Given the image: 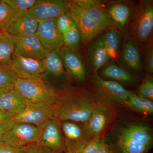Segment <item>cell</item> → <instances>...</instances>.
Here are the masks:
<instances>
[{
    "label": "cell",
    "instance_id": "40",
    "mask_svg": "<svg viewBox=\"0 0 153 153\" xmlns=\"http://www.w3.org/2000/svg\"><path fill=\"white\" fill-rule=\"evenodd\" d=\"M0 88V96L4 92L6 91L8 88Z\"/></svg>",
    "mask_w": 153,
    "mask_h": 153
},
{
    "label": "cell",
    "instance_id": "32",
    "mask_svg": "<svg viewBox=\"0 0 153 153\" xmlns=\"http://www.w3.org/2000/svg\"><path fill=\"white\" fill-rule=\"evenodd\" d=\"M139 96L149 100H153V79L152 77L148 76L140 86Z\"/></svg>",
    "mask_w": 153,
    "mask_h": 153
},
{
    "label": "cell",
    "instance_id": "29",
    "mask_svg": "<svg viewBox=\"0 0 153 153\" xmlns=\"http://www.w3.org/2000/svg\"><path fill=\"white\" fill-rule=\"evenodd\" d=\"M17 78L9 65L0 62V88L13 87Z\"/></svg>",
    "mask_w": 153,
    "mask_h": 153
},
{
    "label": "cell",
    "instance_id": "8",
    "mask_svg": "<svg viewBox=\"0 0 153 153\" xmlns=\"http://www.w3.org/2000/svg\"><path fill=\"white\" fill-rule=\"evenodd\" d=\"M38 20L36 34L43 47L48 52L59 51L63 47V37L57 29L56 18Z\"/></svg>",
    "mask_w": 153,
    "mask_h": 153
},
{
    "label": "cell",
    "instance_id": "21",
    "mask_svg": "<svg viewBox=\"0 0 153 153\" xmlns=\"http://www.w3.org/2000/svg\"><path fill=\"white\" fill-rule=\"evenodd\" d=\"M109 114L105 107L95 105L87 123V131L91 135L97 137L103 131L109 121Z\"/></svg>",
    "mask_w": 153,
    "mask_h": 153
},
{
    "label": "cell",
    "instance_id": "39",
    "mask_svg": "<svg viewBox=\"0 0 153 153\" xmlns=\"http://www.w3.org/2000/svg\"><path fill=\"white\" fill-rule=\"evenodd\" d=\"M5 131L0 129V141H2Z\"/></svg>",
    "mask_w": 153,
    "mask_h": 153
},
{
    "label": "cell",
    "instance_id": "31",
    "mask_svg": "<svg viewBox=\"0 0 153 153\" xmlns=\"http://www.w3.org/2000/svg\"><path fill=\"white\" fill-rule=\"evenodd\" d=\"M56 25L62 36L67 32L73 22L69 11L56 18Z\"/></svg>",
    "mask_w": 153,
    "mask_h": 153
},
{
    "label": "cell",
    "instance_id": "38",
    "mask_svg": "<svg viewBox=\"0 0 153 153\" xmlns=\"http://www.w3.org/2000/svg\"><path fill=\"white\" fill-rule=\"evenodd\" d=\"M97 153H113L110 148L105 143L102 141L101 145Z\"/></svg>",
    "mask_w": 153,
    "mask_h": 153
},
{
    "label": "cell",
    "instance_id": "36",
    "mask_svg": "<svg viewBox=\"0 0 153 153\" xmlns=\"http://www.w3.org/2000/svg\"><path fill=\"white\" fill-rule=\"evenodd\" d=\"M146 67L150 74L153 72V49L152 44H150L147 50L146 57Z\"/></svg>",
    "mask_w": 153,
    "mask_h": 153
},
{
    "label": "cell",
    "instance_id": "33",
    "mask_svg": "<svg viewBox=\"0 0 153 153\" xmlns=\"http://www.w3.org/2000/svg\"><path fill=\"white\" fill-rule=\"evenodd\" d=\"M12 8L17 10H28L36 3V0H2Z\"/></svg>",
    "mask_w": 153,
    "mask_h": 153
},
{
    "label": "cell",
    "instance_id": "37",
    "mask_svg": "<svg viewBox=\"0 0 153 153\" xmlns=\"http://www.w3.org/2000/svg\"><path fill=\"white\" fill-rule=\"evenodd\" d=\"M0 153H25L22 148L16 147L0 141Z\"/></svg>",
    "mask_w": 153,
    "mask_h": 153
},
{
    "label": "cell",
    "instance_id": "3",
    "mask_svg": "<svg viewBox=\"0 0 153 153\" xmlns=\"http://www.w3.org/2000/svg\"><path fill=\"white\" fill-rule=\"evenodd\" d=\"M94 104L86 93L67 92L58 94L53 108L54 117L60 122L87 124L94 109Z\"/></svg>",
    "mask_w": 153,
    "mask_h": 153
},
{
    "label": "cell",
    "instance_id": "12",
    "mask_svg": "<svg viewBox=\"0 0 153 153\" xmlns=\"http://www.w3.org/2000/svg\"><path fill=\"white\" fill-rule=\"evenodd\" d=\"M36 34L16 37L14 53L37 60H43L48 53Z\"/></svg>",
    "mask_w": 153,
    "mask_h": 153
},
{
    "label": "cell",
    "instance_id": "5",
    "mask_svg": "<svg viewBox=\"0 0 153 153\" xmlns=\"http://www.w3.org/2000/svg\"><path fill=\"white\" fill-rule=\"evenodd\" d=\"M129 29L130 39L136 44L147 41L153 29V1H143L135 8Z\"/></svg>",
    "mask_w": 153,
    "mask_h": 153
},
{
    "label": "cell",
    "instance_id": "26",
    "mask_svg": "<svg viewBox=\"0 0 153 153\" xmlns=\"http://www.w3.org/2000/svg\"><path fill=\"white\" fill-rule=\"evenodd\" d=\"M16 37L7 33L0 35V62L9 65L14 53Z\"/></svg>",
    "mask_w": 153,
    "mask_h": 153
},
{
    "label": "cell",
    "instance_id": "41",
    "mask_svg": "<svg viewBox=\"0 0 153 153\" xmlns=\"http://www.w3.org/2000/svg\"><path fill=\"white\" fill-rule=\"evenodd\" d=\"M66 153H74L73 152H71V151H68V152H66Z\"/></svg>",
    "mask_w": 153,
    "mask_h": 153
},
{
    "label": "cell",
    "instance_id": "42",
    "mask_svg": "<svg viewBox=\"0 0 153 153\" xmlns=\"http://www.w3.org/2000/svg\"><path fill=\"white\" fill-rule=\"evenodd\" d=\"M2 32H1V31H0V35H1L2 34Z\"/></svg>",
    "mask_w": 153,
    "mask_h": 153
},
{
    "label": "cell",
    "instance_id": "2",
    "mask_svg": "<svg viewBox=\"0 0 153 153\" xmlns=\"http://www.w3.org/2000/svg\"><path fill=\"white\" fill-rule=\"evenodd\" d=\"M113 138L117 153H147L153 145L152 129L143 123H130L119 127Z\"/></svg>",
    "mask_w": 153,
    "mask_h": 153
},
{
    "label": "cell",
    "instance_id": "17",
    "mask_svg": "<svg viewBox=\"0 0 153 153\" xmlns=\"http://www.w3.org/2000/svg\"><path fill=\"white\" fill-rule=\"evenodd\" d=\"M64 66L79 81H84L86 78L85 67L80 57L71 50L62 47L58 51Z\"/></svg>",
    "mask_w": 153,
    "mask_h": 153
},
{
    "label": "cell",
    "instance_id": "6",
    "mask_svg": "<svg viewBox=\"0 0 153 153\" xmlns=\"http://www.w3.org/2000/svg\"><path fill=\"white\" fill-rule=\"evenodd\" d=\"M40 129L34 125L15 122L5 132L2 141L16 147L22 148L27 145L38 143Z\"/></svg>",
    "mask_w": 153,
    "mask_h": 153
},
{
    "label": "cell",
    "instance_id": "13",
    "mask_svg": "<svg viewBox=\"0 0 153 153\" xmlns=\"http://www.w3.org/2000/svg\"><path fill=\"white\" fill-rule=\"evenodd\" d=\"M94 83L97 90L106 98L124 102L133 92L126 89L119 82L105 80L97 74H94Z\"/></svg>",
    "mask_w": 153,
    "mask_h": 153
},
{
    "label": "cell",
    "instance_id": "23",
    "mask_svg": "<svg viewBox=\"0 0 153 153\" xmlns=\"http://www.w3.org/2000/svg\"><path fill=\"white\" fill-rule=\"evenodd\" d=\"M28 10H17L0 1V31L7 33L10 26Z\"/></svg>",
    "mask_w": 153,
    "mask_h": 153
},
{
    "label": "cell",
    "instance_id": "22",
    "mask_svg": "<svg viewBox=\"0 0 153 153\" xmlns=\"http://www.w3.org/2000/svg\"><path fill=\"white\" fill-rule=\"evenodd\" d=\"M102 35V39L110 59L116 60L118 56L120 44V36L117 28L111 27Z\"/></svg>",
    "mask_w": 153,
    "mask_h": 153
},
{
    "label": "cell",
    "instance_id": "43",
    "mask_svg": "<svg viewBox=\"0 0 153 153\" xmlns=\"http://www.w3.org/2000/svg\"></svg>",
    "mask_w": 153,
    "mask_h": 153
},
{
    "label": "cell",
    "instance_id": "20",
    "mask_svg": "<svg viewBox=\"0 0 153 153\" xmlns=\"http://www.w3.org/2000/svg\"><path fill=\"white\" fill-rule=\"evenodd\" d=\"M121 58L124 65L128 69L134 72H139L141 67L140 52L137 44L131 39H128L125 43Z\"/></svg>",
    "mask_w": 153,
    "mask_h": 153
},
{
    "label": "cell",
    "instance_id": "16",
    "mask_svg": "<svg viewBox=\"0 0 153 153\" xmlns=\"http://www.w3.org/2000/svg\"><path fill=\"white\" fill-rule=\"evenodd\" d=\"M38 25V19L28 11L13 23L7 33L15 37L31 36L37 33Z\"/></svg>",
    "mask_w": 153,
    "mask_h": 153
},
{
    "label": "cell",
    "instance_id": "7",
    "mask_svg": "<svg viewBox=\"0 0 153 153\" xmlns=\"http://www.w3.org/2000/svg\"><path fill=\"white\" fill-rule=\"evenodd\" d=\"M9 66L18 78L43 79L45 72L42 60L24 57L13 53Z\"/></svg>",
    "mask_w": 153,
    "mask_h": 153
},
{
    "label": "cell",
    "instance_id": "15",
    "mask_svg": "<svg viewBox=\"0 0 153 153\" xmlns=\"http://www.w3.org/2000/svg\"><path fill=\"white\" fill-rule=\"evenodd\" d=\"M68 151H73L86 141V131L78 123L60 122Z\"/></svg>",
    "mask_w": 153,
    "mask_h": 153
},
{
    "label": "cell",
    "instance_id": "34",
    "mask_svg": "<svg viewBox=\"0 0 153 153\" xmlns=\"http://www.w3.org/2000/svg\"><path fill=\"white\" fill-rule=\"evenodd\" d=\"M15 123V116L0 109V129L6 131Z\"/></svg>",
    "mask_w": 153,
    "mask_h": 153
},
{
    "label": "cell",
    "instance_id": "10",
    "mask_svg": "<svg viewBox=\"0 0 153 153\" xmlns=\"http://www.w3.org/2000/svg\"><path fill=\"white\" fill-rule=\"evenodd\" d=\"M68 11L67 1L63 0H36L28 10L38 20L55 19Z\"/></svg>",
    "mask_w": 153,
    "mask_h": 153
},
{
    "label": "cell",
    "instance_id": "14",
    "mask_svg": "<svg viewBox=\"0 0 153 153\" xmlns=\"http://www.w3.org/2000/svg\"><path fill=\"white\" fill-rule=\"evenodd\" d=\"M87 53L88 60L95 74L110 60L103 42L102 34L96 37L88 44Z\"/></svg>",
    "mask_w": 153,
    "mask_h": 153
},
{
    "label": "cell",
    "instance_id": "11",
    "mask_svg": "<svg viewBox=\"0 0 153 153\" xmlns=\"http://www.w3.org/2000/svg\"><path fill=\"white\" fill-rule=\"evenodd\" d=\"M39 144L50 149H58L63 144V137L60 121L54 117L49 119L39 127Z\"/></svg>",
    "mask_w": 153,
    "mask_h": 153
},
{
    "label": "cell",
    "instance_id": "9",
    "mask_svg": "<svg viewBox=\"0 0 153 153\" xmlns=\"http://www.w3.org/2000/svg\"><path fill=\"white\" fill-rule=\"evenodd\" d=\"M54 117L52 107L26 102L24 109L15 116V122L25 123L39 127L46 121Z\"/></svg>",
    "mask_w": 153,
    "mask_h": 153
},
{
    "label": "cell",
    "instance_id": "35",
    "mask_svg": "<svg viewBox=\"0 0 153 153\" xmlns=\"http://www.w3.org/2000/svg\"><path fill=\"white\" fill-rule=\"evenodd\" d=\"M22 149L25 153H53L52 150L39 143L27 145Z\"/></svg>",
    "mask_w": 153,
    "mask_h": 153
},
{
    "label": "cell",
    "instance_id": "25",
    "mask_svg": "<svg viewBox=\"0 0 153 153\" xmlns=\"http://www.w3.org/2000/svg\"><path fill=\"white\" fill-rule=\"evenodd\" d=\"M42 61L45 72L48 74L59 77L64 73V65L58 51H52L48 52Z\"/></svg>",
    "mask_w": 153,
    "mask_h": 153
},
{
    "label": "cell",
    "instance_id": "18",
    "mask_svg": "<svg viewBox=\"0 0 153 153\" xmlns=\"http://www.w3.org/2000/svg\"><path fill=\"white\" fill-rule=\"evenodd\" d=\"M105 9L115 27L123 30L131 15V3L125 1L113 2Z\"/></svg>",
    "mask_w": 153,
    "mask_h": 153
},
{
    "label": "cell",
    "instance_id": "30",
    "mask_svg": "<svg viewBox=\"0 0 153 153\" xmlns=\"http://www.w3.org/2000/svg\"><path fill=\"white\" fill-rule=\"evenodd\" d=\"M102 141L99 139H94L85 142L75 150L71 151L74 153H97Z\"/></svg>",
    "mask_w": 153,
    "mask_h": 153
},
{
    "label": "cell",
    "instance_id": "1",
    "mask_svg": "<svg viewBox=\"0 0 153 153\" xmlns=\"http://www.w3.org/2000/svg\"><path fill=\"white\" fill-rule=\"evenodd\" d=\"M68 11L79 28L82 42L88 45L92 39L115 26L105 8L96 0L67 1Z\"/></svg>",
    "mask_w": 153,
    "mask_h": 153
},
{
    "label": "cell",
    "instance_id": "28",
    "mask_svg": "<svg viewBox=\"0 0 153 153\" xmlns=\"http://www.w3.org/2000/svg\"><path fill=\"white\" fill-rule=\"evenodd\" d=\"M124 103L133 109L140 112L149 114H153V101L143 98L133 93Z\"/></svg>",
    "mask_w": 153,
    "mask_h": 153
},
{
    "label": "cell",
    "instance_id": "27",
    "mask_svg": "<svg viewBox=\"0 0 153 153\" xmlns=\"http://www.w3.org/2000/svg\"><path fill=\"white\" fill-rule=\"evenodd\" d=\"M62 37L63 45L65 46L64 47L74 52L78 49L82 42L81 33L74 21L67 32Z\"/></svg>",
    "mask_w": 153,
    "mask_h": 153
},
{
    "label": "cell",
    "instance_id": "24",
    "mask_svg": "<svg viewBox=\"0 0 153 153\" xmlns=\"http://www.w3.org/2000/svg\"><path fill=\"white\" fill-rule=\"evenodd\" d=\"M101 74L116 82H131L134 81V77L128 71L114 62L106 64L102 70Z\"/></svg>",
    "mask_w": 153,
    "mask_h": 153
},
{
    "label": "cell",
    "instance_id": "4",
    "mask_svg": "<svg viewBox=\"0 0 153 153\" xmlns=\"http://www.w3.org/2000/svg\"><path fill=\"white\" fill-rule=\"evenodd\" d=\"M13 87L26 102L53 108L58 98V94L43 79L18 78Z\"/></svg>",
    "mask_w": 153,
    "mask_h": 153
},
{
    "label": "cell",
    "instance_id": "19",
    "mask_svg": "<svg viewBox=\"0 0 153 153\" xmlns=\"http://www.w3.org/2000/svg\"><path fill=\"white\" fill-rule=\"evenodd\" d=\"M26 101L14 87L8 88L0 96V109L15 116L22 112Z\"/></svg>",
    "mask_w": 153,
    "mask_h": 153
}]
</instances>
